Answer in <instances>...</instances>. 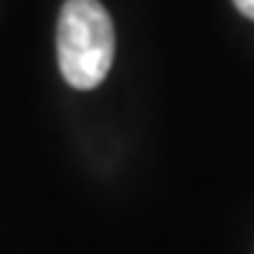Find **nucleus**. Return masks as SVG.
I'll use <instances>...</instances> for the list:
<instances>
[{"instance_id":"1","label":"nucleus","mask_w":254,"mask_h":254,"mask_svg":"<svg viewBox=\"0 0 254 254\" xmlns=\"http://www.w3.org/2000/svg\"><path fill=\"white\" fill-rule=\"evenodd\" d=\"M116 54L113 20L99 0H65L57 23V60L65 82L93 91L108 76Z\"/></svg>"},{"instance_id":"2","label":"nucleus","mask_w":254,"mask_h":254,"mask_svg":"<svg viewBox=\"0 0 254 254\" xmlns=\"http://www.w3.org/2000/svg\"><path fill=\"white\" fill-rule=\"evenodd\" d=\"M235 6L240 14H246L249 20H254V0H235Z\"/></svg>"}]
</instances>
